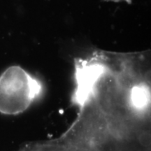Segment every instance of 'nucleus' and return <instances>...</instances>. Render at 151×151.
<instances>
[{
  "instance_id": "1",
  "label": "nucleus",
  "mask_w": 151,
  "mask_h": 151,
  "mask_svg": "<svg viewBox=\"0 0 151 151\" xmlns=\"http://www.w3.org/2000/svg\"><path fill=\"white\" fill-rule=\"evenodd\" d=\"M41 81L20 66H11L0 75V113H23L41 95Z\"/></svg>"
},
{
  "instance_id": "2",
  "label": "nucleus",
  "mask_w": 151,
  "mask_h": 151,
  "mask_svg": "<svg viewBox=\"0 0 151 151\" xmlns=\"http://www.w3.org/2000/svg\"><path fill=\"white\" fill-rule=\"evenodd\" d=\"M107 1H113V2H118V1H127V2L130 3L131 0H104Z\"/></svg>"
}]
</instances>
